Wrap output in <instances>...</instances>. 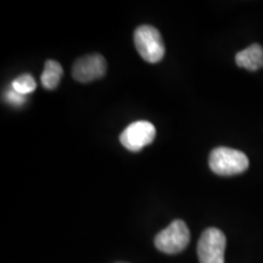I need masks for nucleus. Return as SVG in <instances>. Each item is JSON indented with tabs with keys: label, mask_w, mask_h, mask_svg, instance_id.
I'll return each instance as SVG.
<instances>
[{
	"label": "nucleus",
	"mask_w": 263,
	"mask_h": 263,
	"mask_svg": "<svg viewBox=\"0 0 263 263\" xmlns=\"http://www.w3.org/2000/svg\"><path fill=\"white\" fill-rule=\"evenodd\" d=\"M235 62L239 67L249 71H257L263 67V48L259 44H252L235 55Z\"/></svg>",
	"instance_id": "nucleus-7"
},
{
	"label": "nucleus",
	"mask_w": 263,
	"mask_h": 263,
	"mask_svg": "<svg viewBox=\"0 0 263 263\" xmlns=\"http://www.w3.org/2000/svg\"><path fill=\"white\" fill-rule=\"evenodd\" d=\"M106 60L100 54H90L78 59L72 67V76L77 82L89 83L104 77L106 72Z\"/></svg>",
	"instance_id": "nucleus-6"
},
{
	"label": "nucleus",
	"mask_w": 263,
	"mask_h": 263,
	"mask_svg": "<svg viewBox=\"0 0 263 263\" xmlns=\"http://www.w3.org/2000/svg\"><path fill=\"white\" fill-rule=\"evenodd\" d=\"M227 239L224 233L217 228H207L197 242L200 263H224Z\"/></svg>",
	"instance_id": "nucleus-4"
},
{
	"label": "nucleus",
	"mask_w": 263,
	"mask_h": 263,
	"mask_svg": "<svg viewBox=\"0 0 263 263\" xmlns=\"http://www.w3.org/2000/svg\"><path fill=\"white\" fill-rule=\"evenodd\" d=\"M134 44L140 57L149 64H157L164 57L161 33L153 26H139L134 32Z\"/></svg>",
	"instance_id": "nucleus-2"
},
{
	"label": "nucleus",
	"mask_w": 263,
	"mask_h": 263,
	"mask_svg": "<svg viewBox=\"0 0 263 263\" xmlns=\"http://www.w3.org/2000/svg\"><path fill=\"white\" fill-rule=\"evenodd\" d=\"M11 87L12 90H15L16 93L24 95L25 97V95L32 93V91L37 88V83H35L34 78H33L31 74L25 73L16 78V80L12 82Z\"/></svg>",
	"instance_id": "nucleus-9"
},
{
	"label": "nucleus",
	"mask_w": 263,
	"mask_h": 263,
	"mask_svg": "<svg viewBox=\"0 0 263 263\" xmlns=\"http://www.w3.org/2000/svg\"><path fill=\"white\" fill-rule=\"evenodd\" d=\"M6 100H8L10 104L17 106V105H22L25 103V97L24 95L16 93L15 90H9L8 94H6Z\"/></svg>",
	"instance_id": "nucleus-10"
},
{
	"label": "nucleus",
	"mask_w": 263,
	"mask_h": 263,
	"mask_svg": "<svg viewBox=\"0 0 263 263\" xmlns=\"http://www.w3.org/2000/svg\"><path fill=\"white\" fill-rule=\"evenodd\" d=\"M156 129L147 121H137L124 129L120 136L121 144L129 151H140L155 139Z\"/></svg>",
	"instance_id": "nucleus-5"
},
{
	"label": "nucleus",
	"mask_w": 263,
	"mask_h": 263,
	"mask_svg": "<svg viewBox=\"0 0 263 263\" xmlns=\"http://www.w3.org/2000/svg\"><path fill=\"white\" fill-rule=\"evenodd\" d=\"M189 241L190 230L182 219L173 221L155 236L156 249L168 255L182 252L189 245Z\"/></svg>",
	"instance_id": "nucleus-3"
},
{
	"label": "nucleus",
	"mask_w": 263,
	"mask_h": 263,
	"mask_svg": "<svg viewBox=\"0 0 263 263\" xmlns=\"http://www.w3.org/2000/svg\"><path fill=\"white\" fill-rule=\"evenodd\" d=\"M209 166L218 176H235L249 168V159L241 151L219 146L210 154Z\"/></svg>",
	"instance_id": "nucleus-1"
},
{
	"label": "nucleus",
	"mask_w": 263,
	"mask_h": 263,
	"mask_svg": "<svg viewBox=\"0 0 263 263\" xmlns=\"http://www.w3.org/2000/svg\"><path fill=\"white\" fill-rule=\"evenodd\" d=\"M62 74H64V70H62L61 65L55 60H48L45 62L44 71L41 77L43 87L48 90L55 89L60 83Z\"/></svg>",
	"instance_id": "nucleus-8"
}]
</instances>
